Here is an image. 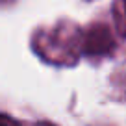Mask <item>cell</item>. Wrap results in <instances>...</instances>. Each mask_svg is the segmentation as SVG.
<instances>
[{
  "label": "cell",
  "instance_id": "cell-1",
  "mask_svg": "<svg viewBox=\"0 0 126 126\" xmlns=\"http://www.w3.org/2000/svg\"><path fill=\"white\" fill-rule=\"evenodd\" d=\"M2 126H19V124L15 121H11L8 115H2Z\"/></svg>",
  "mask_w": 126,
  "mask_h": 126
},
{
  "label": "cell",
  "instance_id": "cell-2",
  "mask_svg": "<svg viewBox=\"0 0 126 126\" xmlns=\"http://www.w3.org/2000/svg\"><path fill=\"white\" fill-rule=\"evenodd\" d=\"M35 126H52V124H43V122H41V124H35Z\"/></svg>",
  "mask_w": 126,
  "mask_h": 126
},
{
  "label": "cell",
  "instance_id": "cell-3",
  "mask_svg": "<svg viewBox=\"0 0 126 126\" xmlns=\"http://www.w3.org/2000/svg\"><path fill=\"white\" fill-rule=\"evenodd\" d=\"M124 6H126V0H124Z\"/></svg>",
  "mask_w": 126,
  "mask_h": 126
}]
</instances>
